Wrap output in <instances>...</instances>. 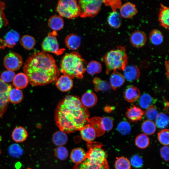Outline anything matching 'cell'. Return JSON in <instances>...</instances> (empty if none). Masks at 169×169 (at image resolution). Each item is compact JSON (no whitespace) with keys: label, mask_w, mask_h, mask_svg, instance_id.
Here are the masks:
<instances>
[{"label":"cell","mask_w":169,"mask_h":169,"mask_svg":"<svg viewBox=\"0 0 169 169\" xmlns=\"http://www.w3.org/2000/svg\"><path fill=\"white\" fill-rule=\"evenodd\" d=\"M90 113L77 96H66L58 103L54 119L60 131L66 133L80 131L89 122Z\"/></svg>","instance_id":"6da1fadb"},{"label":"cell","mask_w":169,"mask_h":169,"mask_svg":"<svg viewBox=\"0 0 169 169\" xmlns=\"http://www.w3.org/2000/svg\"><path fill=\"white\" fill-rule=\"evenodd\" d=\"M23 70L33 86L55 82L60 75L54 58L44 51L32 54L24 63Z\"/></svg>","instance_id":"7a4b0ae2"},{"label":"cell","mask_w":169,"mask_h":169,"mask_svg":"<svg viewBox=\"0 0 169 169\" xmlns=\"http://www.w3.org/2000/svg\"><path fill=\"white\" fill-rule=\"evenodd\" d=\"M60 71L63 74L72 79L75 78L81 79L86 71L84 60L76 51L65 54L62 59Z\"/></svg>","instance_id":"3957f363"},{"label":"cell","mask_w":169,"mask_h":169,"mask_svg":"<svg viewBox=\"0 0 169 169\" xmlns=\"http://www.w3.org/2000/svg\"><path fill=\"white\" fill-rule=\"evenodd\" d=\"M103 59L106 66V74L117 70L124 71L128 64V59L125 46H117L116 49L106 53Z\"/></svg>","instance_id":"277c9868"},{"label":"cell","mask_w":169,"mask_h":169,"mask_svg":"<svg viewBox=\"0 0 169 169\" xmlns=\"http://www.w3.org/2000/svg\"><path fill=\"white\" fill-rule=\"evenodd\" d=\"M56 10L59 16L69 19L74 18L80 15L78 3L75 0H59Z\"/></svg>","instance_id":"5b68a950"},{"label":"cell","mask_w":169,"mask_h":169,"mask_svg":"<svg viewBox=\"0 0 169 169\" xmlns=\"http://www.w3.org/2000/svg\"><path fill=\"white\" fill-rule=\"evenodd\" d=\"M80 9L79 16L82 18L93 17L96 15L101 8L102 0H80L78 3Z\"/></svg>","instance_id":"8992f818"},{"label":"cell","mask_w":169,"mask_h":169,"mask_svg":"<svg viewBox=\"0 0 169 169\" xmlns=\"http://www.w3.org/2000/svg\"><path fill=\"white\" fill-rule=\"evenodd\" d=\"M88 151L86 158L94 162L102 163L107 160L106 153L102 148L103 145L97 142H87Z\"/></svg>","instance_id":"52a82bcc"},{"label":"cell","mask_w":169,"mask_h":169,"mask_svg":"<svg viewBox=\"0 0 169 169\" xmlns=\"http://www.w3.org/2000/svg\"><path fill=\"white\" fill-rule=\"evenodd\" d=\"M57 35V32L55 31H53L49 33L41 44L43 51L51 53L57 55H61L63 53L65 49L59 48Z\"/></svg>","instance_id":"ba28073f"},{"label":"cell","mask_w":169,"mask_h":169,"mask_svg":"<svg viewBox=\"0 0 169 169\" xmlns=\"http://www.w3.org/2000/svg\"><path fill=\"white\" fill-rule=\"evenodd\" d=\"M23 63L22 56L18 54L11 52L7 54L3 60L4 66L8 70L15 71L19 69Z\"/></svg>","instance_id":"9c48e42d"},{"label":"cell","mask_w":169,"mask_h":169,"mask_svg":"<svg viewBox=\"0 0 169 169\" xmlns=\"http://www.w3.org/2000/svg\"><path fill=\"white\" fill-rule=\"evenodd\" d=\"M20 38L18 33L14 30L8 32L3 38H0V49L6 47L13 48L18 42Z\"/></svg>","instance_id":"30bf717a"},{"label":"cell","mask_w":169,"mask_h":169,"mask_svg":"<svg viewBox=\"0 0 169 169\" xmlns=\"http://www.w3.org/2000/svg\"><path fill=\"white\" fill-rule=\"evenodd\" d=\"M73 169H110L107 161L102 163L91 161L86 159L83 162L76 164Z\"/></svg>","instance_id":"8fae6325"},{"label":"cell","mask_w":169,"mask_h":169,"mask_svg":"<svg viewBox=\"0 0 169 169\" xmlns=\"http://www.w3.org/2000/svg\"><path fill=\"white\" fill-rule=\"evenodd\" d=\"M147 41L145 33L142 31L136 30L133 32L130 37V41L134 47L139 48L143 46Z\"/></svg>","instance_id":"7c38bea8"},{"label":"cell","mask_w":169,"mask_h":169,"mask_svg":"<svg viewBox=\"0 0 169 169\" xmlns=\"http://www.w3.org/2000/svg\"><path fill=\"white\" fill-rule=\"evenodd\" d=\"M55 82L57 88L62 92L69 91L72 88L73 85L72 79L64 75L59 77Z\"/></svg>","instance_id":"4fadbf2b"},{"label":"cell","mask_w":169,"mask_h":169,"mask_svg":"<svg viewBox=\"0 0 169 169\" xmlns=\"http://www.w3.org/2000/svg\"><path fill=\"white\" fill-rule=\"evenodd\" d=\"M139 68L135 65H127L124 70V76L128 81H133L138 79L140 76Z\"/></svg>","instance_id":"5bb4252c"},{"label":"cell","mask_w":169,"mask_h":169,"mask_svg":"<svg viewBox=\"0 0 169 169\" xmlns=\"http://www.w3.org/2000/svg\"><path fill=\"white\" fill-rule=\"evenodd\" d=\"M144 114V112L141 108L133 105L130 108H127L126 115L130 120L135 122L141 120Z\"/></svg>","instance_id":"9a60e30c"},{"label":"cell","mask_w":169,"mask_h":169,"mask_svg":"<svg viewBox=\"0 0 169 169\" xmlns=\"http://www.w3.org/2000/svg\"><path fill=\"white\" fill-rule=\"evenodd\" d=\"M138 12L135 5L130 2L125 3L120 8V14L122 18H130Z\"/></svg>","instance_id":"2e32d148"},{"label":"cell","mask_w":169,"mask_h":169,"mask_svg":"<svg viewBox=\"0 0 169 169\" xmlns=\"http://www.w3.org/2000/svg\"><path fill=\"white\" fill-rule=\"evenodd\" d=\"M28 134L26 129L22 126L16 127L12 132L11 137L15 142L19 143L24 142L27 139Z\"/></svg>","instance_id":"e0dca14e"},{"label":"cell","mask_w":169,"mask_h":169,"mask_svg":"<svg viewBox=\"0 0 169 169\" xmlns=\"http://www.w3.org/2000/svg\"><path fill=\"white\" fill-rule=\"evenodd\" d=\"M80 100L82 105L87 108L95 105L97 101V97L91 90H88L82 95Z\"/></svg>","instance_id":"ac0fdd59"},{"label":"cell","mask_w":169,"mask_h":169,"mask_svg":"<svg viewBox=\"0 0 169 169\" xmlns=\"http://www.w3.org/2000/svg\"><path fill=\"white\" fill-rule=\"evenodd\" d=\"M80 133L83 139L87 142H92L98 137L96 131L89 123L80 130Z\"/></svg>","instance_id":"d6986e66"},{"label":"cell","mask_w":169,"mask_h":169,"mask_svg":"<svg viewBox=\"0 0 169 169\" xmlns=\"http://www.w3.org/2000/svg\"><path fill=\"white\" fill-rule=\"evenodd\" d=\"M124 96L125 99L128 102L132 103L137 100L140 96V92L136 87L130 85L125 89Z\"/></svg>","instance_id":"ffe728a7"},{"label":"cell","mask_w":169,"mask_h":169,"mask_svg":"<svg viewBox=\"0 0 169 169\" xmlns=\"http://www.w3.org/2000/svg\"><path fill=\"white\" fill-rule=\"evenodd\" d=\"M160 8L158 14V21L161 25L168 30L169 26V8L162 3L160 4Z\"/></svg>","instance_id":"44dd1931"},{"label":"cell","mask_w":169,"mask_h":169,"mask_svg":"<svg viewBox=\"0 0 169 169\" xmlns=\"http://www.w3.org/2000/svg\"><path fill=\"white\" fill-rule=\"evenodd\" d=\"M125 80L123 75L116 71L113 72L111 74L110 78V84L111 88L114 90H116L123 84Z\"/></svg>","instance_id":"7402d4cb"},{"label":"cell","mask_w":169,"mask_h":169,"mask_svg":"<svg viewBox=\"0 0 169 169\" xmlns=\"http://www.w3.org/2000/svg\"><path fill=\"white\" fill-rule=\"evenodd\" d=\"M65 42L67 47L72 50H75L80 45L81 37L74 34L68 35L65 38Z\"/></svg>","instance_id":"603a6c76"},{"label":"cell","mask_w":169,"mask_h":169,"mask_svg":"<svg viewBox=\"0 0 169 169\" xmlns=\"http://www.w3.org/2000/svg\"><path fill=\"white\" fill-rule=\"evenodd\" d=\"M13 81L14 86L20 90L26 88L29 83L27 76L24 73L21 72L15 75Z\"/></svg>","instance_id":"cb8c5ba5"},{"label":"cell","mask_w":169,"mask_h":169,"mask_svg":"<svg viewBox=\"0 0 169 169\" xmlns=\"http://www.w3.org/2000/svg\"><path fill=\"white\" fill-rule=\"evenodd\" d=\"M48 24L49 27L53 31L56 32L63 28L64 25V21L60 16L54 15L49 18Z\"/></svg>","instance_id":"d4e9b609"},{"label":"cell","mask_w":169,"mask_h":169,"mask_svg":"<svg viewBox=\"0 0 169 169\" xmlns=\"http://www.w3.org/2000/svg\"><path fill=\"white\" fill-rule=\"evenodd\" d=\"M86 153L82 148H77L71 151L70 158L71 161L76 164L84 161L86 158Z\"/></svg>","instance_id":"484cf974"},{"label":"cell","mask_w":169,"mask_h":169,"mask_svg":"<svg viewBox=\"0 0 169 169\" xmlns=\"http://www.w3.org/2000/svg\"><path fill=\"white\" fill-rule=\"evenodd\" d=\"M8 96L9 102L17 104L22 101L23 95L22 91L20 89L12 87L9 91Z\"/></svg>","instance_id":"4316f807"},{"label":"cell","mask_w":169,"mask_h":169,"mask_svg":"<svg viewBox=\"0 0 169 169\" xmlns=\"http://www.w3.org/2000/svg\"><path fill=\"white\" fill-rule=\"evenodd\" d=\"M122 17L120 13L116 11H113L108 18L109 24L112 27L117 28L121 25Z\"/></svg>","instance_id":"83f0119b"},{"label":"cell","mask_w":169,"mask_h":169,"mask_svg":"<svg viewBox=\"0 0 169 169\" xmlns=\"http://www.w3.org/2000/svg\"><path fill=\"white\" fill-rule=\"evenodd\" d=\"M101 120L102 117H95L89 119V120L88 123L94 128L98 137L103 135L105 132L102 128Z\"/></svg>","instance_id":"f1b7e54d"},{"label":"cell","mask_w":169,"mask_h":169,"mask_svg":"<svg viewBox=\"0 0 169 169\" xmlns=\"http://www.w3.org/2000/svg\"><path fill=\"white\" fill-rule=\"evenodd\" d=\"M141 129L144 134L146 135H151L155 132L156 126L153 121L148 119L143 122L141 126Z\"/></svg>","instance_id":"f546056e"},{"label":"cell","mask_w":169,"mask_h":169,"mask_svg":"<svg viewBox=\"0 0 169 169\" xmlns=\"http://www.w3.org/2000/svg\"><path fill=\"white\" fill-rule=\"evenodd\" d=\"M52 140L55 145L61 146L66 143L68 137L66 133L61 131H57L54 133Z\"/></svg>","instance_id":"4dcf8cb0"},{"label":"cell","mask_w":169,"mask_h":169,"mask_svg":"<svg viewBox=\"0 0 169 169\" xmlns=\"http://www.w3.org/2000/svg\"><path fill=\"white\" fill-rule=\"evenodd\" d=\"M149 40L151 43L155 45H159L163 41L164 37L162 33L159 30L154 29L150 32Z\"/></svg>","instance_id":"1f68e13d"},{"label":"cell","mask_w":169,"mask_h":169,"mask_svg":"<svg viewBox=\"0 0 169 169\" xmlns=\"http://www.w3.org/2000/svg\"><path fill=\"white\" fill-rule=\"evenodd\" d=\"M20 43L25 49L31 50L34 46L36 41L34 38L32 36L25 35L20 40Z\"/></svg>","instance_id":"d6a6232c"},{"label":"cell","mask_w":169,"mask_h":169,"mask_svg":"<svg viewBox=\"0 0 169 169\" xmlns=\"http://www.w3.org/2000/svg\"><path fill=\"white\" fill-rule=\"evenodd\" d=\"M102 70L101 64L96 61L92 60L90 62L86 67V70L90 74L93 75L100 73Z\"/></svg>","instance_id":"836d02e7"},{"label":"cell","mask_w":169,"mask_h":169,"mask_svg":"<svg viewBox=\"0 0 169 169\" xmlns=\"http://www.w3.org/2000/svg\"><path fill=\"white\" fill-rule=\"evenodd\" d=\"M139 103L141 107L144 109H147L150 106L153 105L154 99L149 94L144 93L139 98Z\"/></svg>","instance_id":"e575fe53"},{"label":"cell","mask_w":169,"mask_h":169,"mask_svg":"<svg viewBox=\"0 0 169 169\" xmlns=\"http://www.w3.org/2000/svg\"><path fill=\"white\" fill-rule=\"evenodd\" d=\"M169 117L166 114L161 113L158 114L155 119L156 126L159 128L165 129L168 125Z\"/></svg>","instance_id":"d590c367"},{"label":"cell","mask_w":169,"mask_h":169,"mask_svg":"<svg viewBox=\"0 0 169 169\" xmlns=\"http://www.w3.org/2000/svg\"><path fill=\"white\" fill-rule=\"evenodd\" d=\"M93 83L95 85V90L96 92L108 90L111 88L109 83L98 77L95 78Z\"/></svg>","instance_id":"8d00e7d4"},{"label":"cell","mask_w":169,"mask_h":169,"mask_svg":"<svg viewBox=\"0 0 169 169\" xmlns=\"http://www.w3.org/2000/svg\"><path fill=\"white\" fill-rule=\"evenodd\" d=\"M12 87L6 92L0 93V118L3 117L7 110L9 102L8 93Z\"/></svg>","instance_id":"74e56055"},{"label":"cell","mask_w":169,"mask_h":169,"mask_svg":"<svg viewBox=\"0 0 169 169\" xmlns=\"http://www.w3.org/2000/svg\"><path fill=\"white\" fill-rule=\"evenodd\" d=\"M135 143L138 148L144 149L149 146L150 139L146 135L144 134H141L138 135L136 137Z\"/></svg>","instance_id":"f35d334b"},{"label":"cell","mask_w":169,"mask_h":169,"mask_svg":"<svg viewBox=\"0 0 169 169\" xmlns=\"http://www.w3.org/2000/svg\"><path fill=\"white\" fill-rule=\"evenodd\" d=\"M115 166V169H131V164L127 158L121 156L117 158Z\"/></svg>","instance_id":"ab89813d"},{"label":"cell","mask_w":169,"mask_h":169,"mask_svg":"<svg viewBox=\"0 0 169 169\" xmlns=\"http://www.w3.org/2000/svg\"><path fill=\"white\" fill-rule=\"evenodd\" d=\"M169 130L166 129H162L157 134L159 141L161 144L165 146H168L169 145Z\"/></svg>","instance_id":"60d3db41"},{"label":"cell","mask_w":169,"mask_h":169,"mask_svg":"<svg viewBox=\"0 0 169 169\" xmlns=\"http://www.w3.org/2000/svg\"><path fill=\"white\" fill-rule=\"evenodd\" d=\"M118 131L122 135L129 134L131 131V127L129 123L125 121L120 122L117 127Z\"/></svg>","instance_id":"b9f144b4"},{"label":"cell","mask_w":169,"mask_h":169,"mask_svg":"<svg viewBox=\"0 0 169 169\" xmlns=\"http://www.w3.org/2000/svg\"><path fill=\"white\" fill-rule=\"evenodd\" d=\"M10 155L14 157H18L23 153V150L19 145L14 144L11 145L8 149Z\"/></svg>","instance_id":"7bdbcfd3"},{"label":"cell","mask_w":169,"mask_h":169,"mask_svg":"<svg viewBox=\"0 0 169 169\" xmlns=\"http://www.w3.org/2000/svg\"><path fill=\"white\" fill-rule=\"evenodd\" d=\"M55 155L60 160H64L67 158L68 152L65 147L62 146H59L55 150Z\"/></svg>","instance_id":"ee69618b"},{"label":"cell","mask_w":169,"mask_h":169,"mask_svg":"<svg viewBox=\"0 0 169 169\" xmlns=\"http://www.w3.org/2000/svg\"><path fill=\"white\" fill-rule=\"evenodd\" d=\"M101 124L102 128L105 131L111 130L113 126V119L110 117H105L102 118Z\"/></svg>","instance_id":"f6af8a7d"},{"label":"cell","mask_w":169,"mask_h":169,"mask_svg":"<svg viewBox=\"0 0 169 169\" xmlns=\"http://www.w3.org/2000/svg\"><path fill=\"white\" fill-rule=\"evenodd\" d=\"M15 75L14 71L8 70L2 73L0 78L6 83H9L13 81Z\"/></svg>","instance_id":"bcb514c9"},{"label":"cell","mask_w":169,"mask_h":169,"mask_svg":"<svg viewBox=\"0 0 169 169\" xmlns=\"http://www.w3.org/2000/svg\"><path fill=\"white\" fill-rule=\"evenodd\" d=\"M158 113L156 108L152 105L146 109L145 113L148 120H151L155 119L158 114Z\"/></svg>","instance_id":"7dc6e473"},{"label":"cell","mask_w":169,"mask_h":169,"mask_svg":"<svg viewBox=\"0 0 169 169\" xmlns=\"http://www.w3.org/2000/svg\"><path fill=\"white\" fill-rule=\"evenodd\" d=\"M130 162L131 164L135 168H141L143 165L142 158L137 155L132 156L131 158Z\"/></svg>","instance_id":"c3c4849f"},{"label":"cell","mask_w":169,"mask_h":169,"mask_svg":"<svg viewBox=\"0 0 169 169\" xmlns=\"http://www.w3.org/2000/svg\"><path fill=\"white\" fill-rule=\"evenodd\" d=\"M5 8L4 3L0 1V28L7 25L8 23L3 11Z\"/></svg>","instance_id":"681fc988"},{"label":"cell","mask_w":169,"mask_h":169,"mask_svg":"<svg viewBox=\"0 0 169 169\" xmlns=\"http://www.w3.org/2000/svg\"><path fill=\"white\" fill-rule=\"evenodd\" d=\"M103 3L107 6H110L113 11H116L117 9L120 8L121 6L120 0H104L103 1Z\"/></svg>","instance_id":"f907efd6"},{"label":"cell","mask_w":169,"mask_h":169,"mask_svg":"<svg viewBox=\"0 0 169 169\" xmlns=\"http://www.w3.org/2000/svg\"><path fill=\"white\" fill-rule=\"evenodd\" d=\"M169 147L167 146H164L160 150V153L161 158L166 161L169 160Z\"/></svg>","instance_id":"816d5d0a"},{"label":"cell","mask_w":169,"mask_h":169,"mask_svg":"<svg viewBox=\"0 0 169 169\" xmlns=\"http://www.w3.org/2000/svg\"><path fill=\"white\" fill-rule=\"evenodd\" d=\"M12 87V85L3 82L0 78V93L7 92Z\"/></svg>","instance_id":"f5cc1de1"},{"label":"cell","mask_w":169,"mask_h":169,"mask_svg":"<svg viewBox=\"0 0 169 169\" xmlns=\"http://www.w3.org/2000/svg\"><path fill=\"white\" fill-rule=\"evenodd\" d=\"M165 64L166 67V75L168 78L169 77V61L166 60L165 62Z\"/></svg>","instance_id":"db71d44e"},{"label":"cell","mask_w":169,"mask_h":169,"mask_svg":"<svg viewBox=\"0 0 169 169\" xmlns=\"http://www.w3.org/2000/svg\"><path fill=\"white\" fill-rule=\"evenodd\" d=\"M164 100V107L165 109L166 110L167 112H168L169 110V102L167 100Z\"/></svg>","instance_id":"11a10c76"},{"label":"cell","mask_w":169,"mask_h":169,"mask_svg":"<svg viewBox=\"0 0 169 169\" xmlns=\"http://www.w3.org/2000/svg\"><path fill=\"white\" fill-rule=\"evenodd\" d=\"M105 110L108 112H110L112 110V108L109 106H107L105 107L104 109Z\"/></svg>","instance_id":"9f6ffc18"},{"label":"cell","mask_w":169,"mask_h":169,"mask_svg":"<svg viewBox=\"0 0 169 169\" xmlns=\"http://www.w3.org/2000/svg\"><path fill=\"white\" fill-rule=\"evenodd\" d=\"M1 153V149H0V154Z\"/></svg>","instance_id":"6f0895ef"}]
</instances>
